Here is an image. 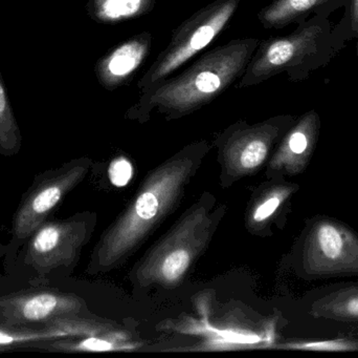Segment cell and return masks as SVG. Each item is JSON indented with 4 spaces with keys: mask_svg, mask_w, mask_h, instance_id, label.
Listing matches in <instances>:
<instances>
[{
    "mask_svg": "<svg viewBox=\"0 0 358 358\" xmlns=\"http://www.w3.org/2000/svg\"><path fill=\"white\" fill-rule=\"evenodd\" d=\"M260 40L233 39L208 50L176 77H169L141 95L128 115L148 119L157 111L168 119H178L203 107L223 94L243 75Z\"/></svg>",
    "mask_w": 358,
    "mask_h": 358,
    "instance_id": "cell-1",
    "label": "cell"
},
{
    "mask_svg": "<svg viewBox=\"0 0 358 358\" xmlns=\"http://www.w3.org/2000/svg\"><path fill=\"white\" fill-rule=\"evenodd\" d=\"M345 43L342 32L332 25L328 15H313L299 22L292 33L259 42L236 86L259 85L283 73L289 81H304L329 64Z\"/></svg>",
    "mask_w": 358,
    "mask_h": 358,
    "instance_id": "cell-2",
    "label": "cell"
},
{
    "mask_svg": "<svg viewBox=\"0 0 358 358\" xmlns=\"http://www.w3.org/2000/svg\"><path fill=\"white\" fill-rule=\"evenodd\" d=\"M191 161L173 160L147 181L134 204L101 240L90 268H106L138 245L178 197L191 172Z\"/></svg>",
    "mask_w": 358,
    "mask_h": 358,
    "instance_id": "cell-3",
    "label": "cell"
},
{
    "mask_svg": "<svg viewBox=\"0 0 358 358\" xmlns=\"http://www.w3.org/2000/svg\"><path fill=\"white\" fill-rule=\"evenodd\" d=\"M87 235L83 216L50 219L29 235L14 264L25 269L31 286L45 285L52 277L73 270Z\"/></svg>",
    "mask_w": 358,
    "mask_h": 358,
    "instance_id": "cell-4",
    "label": "cell"
},
{
    "mask_svg": "<svg viewBox=\"0 0 358 358\" xmlns=\"http://www.w3.org/2000/svg\"><path fill=\"white\" fill-rule=\"evenodd\" d=\"M239 4L240 0H215L178 25L169 44L138 81L140 94H149L192 57L204 50L227 27Z\"/></svg>",
    "mask_w": 358,
    "mask_h": 358,
    "instance_id": "cell-5",
    "label": "cell"
},
{
    "mask_svg": "<svg viewBox=\"0 0 358 358\" xmlns=\"http://www.w3.org/2000/svg\"><path fill=\"white\" fill-rule=\"evenodd\" d=\"M87 170V160L80 159L36 174L13 214L10 240L4 247L6 261L14 263L29 235L52 218L67 193L81 182Z\"/></svg>",
    "mask_w": 358,
    "mask_h": 358,
    "instance_id": "cell-6",
    "label": "cell"
},
{
    "mask_svg": "<svg viewBox=\"0 0 358 358\" xmlns=\"http://www.w3.org/2000/svg\"><path fill=\"white\" fill-rule=\"evenodd\" d=\"M301 265L313 280L358 275L357 233L334 219H313L303 241Z\"/></svg>",
    "mask_w": 358,
    "mask_h": 358,
    "instance_id": "cell-7",
    "label": "cell"
},
{
    "mask_svg": "<svg viewBox=\"0 0 358 358\" xmlns=\"http://www.w3.org/2000/svg\"><path fill=\"white\" fill-rule=\"evenodd\" d=\"M79 298L45 285L0 296V325L42 327L56 319L75 317L81 311Z\"/></svg>",
    "mask_w": 358,
    "mask_h": 358,
    "instance_id": "cell-8",
    "label": "cell"
},
{
    "mask_svg": "<svg viewBox=\"0 0 358 358\" xmlns=\"http://www.w3.org/2000/svg\"><path fill=\"white\" fill-rule=\"evenodd\" d=\"M149 32L134 35L101 57L94 67L96 79L103 88L113 92L134 79L152 48Z\"/></svg>",
    "mask_w": 358,
    "mask_h": 358,
    "instance_id": "cell-9",
    "label": "cell"
},
{
    "mask_svg": "<svg viewBox=\"0 0 358 358\" xmlns=\"http://www.w3.org/2000/svg\"><path fill=\"white\" fill-rule=\"evenodd\" d=\"M321 118L315 111H306L284 135L275 161L290 174L303 172L310 161L319 141Z\"/></svg>",
    "mask_w": 358,
    "mask_h": 358,
    "instance_id": "cell-10",
    "label": "cell"
},
{
    "mask_svg": "<svg viewBox=\"0 0 358 358\" xmlns=\"http://www.w3.org/2000/svg\"><path fill=\"white\" fill-rule=\"evenodd\" d=\"M88 331L84 322L75 317L56 319L42 327H12L0 325V351L12 349H36L52 340L81 336Z\"/></svg>",
    "mask_w": 358,
    "mask_h": 358,
    "instance_id": "cell-11",
    "label": "cell"
},
{
    "mask_svg": "<svg viewBox=\"0 0 358 358\" xmlns=\"http://www.w3.org/2000/svg\"><path fill=\"white\" fill-rule=\"evenodd\" d=\"M351 0H273L258 13L265 29H280L313 15H330L338 8L348 10Z\"/></svg>",
    "mask_w": 358,
    "mask_h": 358,
    "instance_id": "cell-12",
    "label": "cell"
},
{
    "mask_svg": "<svg viewBox=\"0 0 358 358\" xmlns=\"http://www.w3.org/2000/svg\"><path fill=\"white\" fill-rule=\"evenodd\" d=\"M310 315L315 319L357 323L358 285L346 286L315 301Z\"/></svg>",
    "mask_w": 358,
    "mask_h": 358,
    "instance_id": "cell-13",
    "label": "cell"
},
{
    "mask_svg": "<svg viewBox=\"0 0 358 358\" xmlns=\"http://www.w3.org/2000/svg\"><path fill=\"white\" fill-rule=\"evenodd\" d=\"M157 0H88L86 11L90 19L113 25L140 18L155 8Z\"/></svg>",
    "mask_w": 358,
    "mask_h": 358,
    "instance_id": "cell-14",
    "label": "cell"
},
{
    "mask_svg": "<svg viewBox=\"0 0 358 358\" xmlns=\"http://www.w3.org/2000/svg\"><path fill=\"white\" fill-rule=\"evenodd\" d=\"M22 136L0 73V155L14 157L20 151Z\"/></svg>",
    "mask_w": 358,
    "mask_h": 358,
    "instance_id": "cell-15",
    "label": "cell"
},
{
    "mask_svg": "<svg viewBox=\"0 0 358 358\" xmlns=\"http://www.w3.org/2000/svg\"><path fill=\"white\" fill-rule=\"evenodd\" d=\"M289 348L313 352H352L358 351V340H313L290 345Z\"/></svg>",
    "mask_w": 358,
    "mask_h": 358,
    "instance_id": "cell-16",
    "label": "cell"
},
{
    "mask_svg": "<svg viewBox=\"0 0 358 358\" xmlns=\"http://www.w3.org/2000/svg\"><path fill=\"white\" fill-rule=\"evenodd\" d=\"M292 193V187H288V188H281L278 193H273V195L267 198L254 212V220L257 223H261L271 218L279 209L280 206L283 203L284 199H286Z\"/></svg>",
    "mask_w": 358,
    "mask_h": 358,
    "instance_id": "cell-17",
    "label": "cell"
},
{
    "mask_svg": "<svg viewBox=\"0 0 358 358\" xmlns=\"http://www.w3.org/2000/svg\"><path fill=\"white\" fill-rule=\"evenodd\" d=\"M336 25L346 41L358 38V0H351L345 16Z\"/></svg>",
    "mask_w": 358,
    "mask_h": 358,
    "instance_id": "cell-18",
    "label": "cell"
},
{
    "mask_svg": "<svg viewBox=\"0 0 358 358\" xmlns=\"http://www.w3.org/2000/svg\"><path fill=\"white\" fill-rule=\"evenodd\" d=\"M132 177V166L125 158H119L111 163L109 178L115 186L123 187L128 184Z\"/></svg>",
    "mask_w": 358,
    "mask_h": 358,
    "instance_id": "cell-19",
    "label": "cell"
},
{
    "mask_svg": "<svg viewBox=\"0 0 358 358\" xmlns=\"http://www.w3.org/2000/svg\"><path fill=\"white\" fill-rule=\"evenodd\" d=\"M358 39V38H357ZM357 58H358V41H357Z\"/></svg>",
    "mask_w": 358,
    "mask_h": 358,
    "instance_id": "cell-20",
    "label": "cell"
},
{
    "mask_svg": "<svg viewBox=\"0 0 358 358\" xmlns=\"http://www.w3.org/2000/svg\"><path fill=\"white\" fill-rule=\"evenodd\" d=\"M0 73H1V71H0Z\"/></svg>",
    "mask_w": 358,
    "mask_h": 358,
    "instance_id": "cell-21",
    "label": "cell"
}]
</instances>
